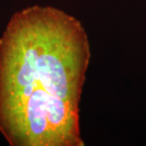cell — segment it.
I'll use <instances>...</instances> for the list:
<instances>
[{"label": "cell", "mask_w": 146, "mask_h": 146, "mask_svg": "<svg viewBox=\"0 0 146 146\" xmlns=\"http://www.w3.org/2000/svg\"><path fill=\"white\" fill-rule=\"evenodd\" d=\"M90 46L75 17L49 6L11 16L0 38V133L11 146H84L79 104Z\"/></svg>", "instance_id": "6da1fadb"}]
</instances>
